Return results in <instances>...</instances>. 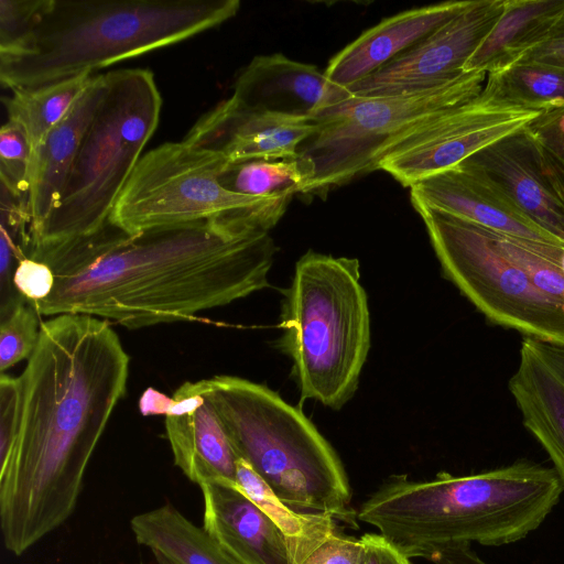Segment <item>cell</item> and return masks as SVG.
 I'll use <instances>...</instances> for the list:
<instances>
[{"instance_id":"6da1fadb","label":"cell","mask_w":564,"mask_h":564,"mask_svg":"<svg viewBox=\"0 0 564 564\" xmlns=\"http://www.w3.org/2000/svg\"><path fill=\"white\" fill-rule=\"evenodd\" d=\"M275 252L269 231L216 220L130 234L108 219L28 250L55 278L46 299L29 303L39 315L86 314L129 329L207 322L196 314L269 286Z\"/></svg>"},{"instance_id":"7a4b0ae2","label":"cell","mask_w":564,"mask_h":564,"mask_svg":"<svg viewBox=\"0 0 564 564\" xmlns=\"http://www.w3.org/2000/svg\"><path fill=\"white\" fill-rule=\"evenodd\" d=\"M129 362L107 319L61 314L41 323L19 377L15 440L0 462V524L14 555L73 513L90 457L126 393Z\"/></svg>"},{"instance_id":"3957f363","label":"cell","mask_w":564,"mask_h":564,"mask_svg":"<svg viewBox=\"0 0 564 564\" xmlns=\"http://www.w3.org/2000/svg\"><path fill=\"white\" fill-rule=\"evenodd\" d=\"M564 487L553 469L529 460L429 481L387 479L360 506L357 519L373 525L409 558L471 544L501 546L535 531Z\"/></svg>"},{"instance_id":"277c9868","label":"cell","mask_w":564,"mask_h":564,"mask_svg":"<svg viewBox=\"0 0 564 564\" xmlns=\"http://www.w3.org/2000/svg\"><path fill=\"white\" fill-rule=\"evenodd\" d=\"M238 0H45L30 33L0 53L3 87L35 89L213 29Z\"/></svg>"},{"instance_id":"5b68a950","label":"cell","mask_w":564,"mask_h":564,"mask_svg":"<svg viewBox=\"0 0 564 564\" xmlns=\"http://www.w3.org/2000/svg\"><path fill=\"white\" fill-rule=\"evenodd\" d=\"M231 445L284 503L352 523L344 466L325 437L295 406L264 384L218 375L197 381Z\"/></svg>"},{"instance_id":"8992f818","label":"cell","mask_w":564,"mask_h":564,"mask_svg":"<svg viewBox=\"0 0 564 564\" xmlns=\"http://www.w3.org/2000/svg\"><path fill=\"white\" fill-rule=\"evenodd\" d=\"M279 348L292 361L301 399L340 409L358 388L370 348L359 261L308 251L284 291Z\"/></svg>"},{"instance_id":"52a82bcc","label":"cell","mask_w":564,"mask_h":564,"mask_svg":"<svg viewBox=\"0 0 564 564\" xmlns=\"http://www.w3.org/2000/svg\"><path fill=\"white\" fill-rule=\"evenodd\" d=\"M161 107L151 70L106 73L105 94L84 133L59 199L28 250L88 235L108 220L158 128Z\"/></svg>"},{"instance_id":"ba28073f","label":"cell","mask_w":564,"mask_h":564,"mask_svg":"<svg viewBox=\"0 0 564 564\" xmlns=\"http://www.w3.org/2000/svg\"><path fill=\"white\" fill-rule=\"evenodd\" d=\"M228 164L183 140L163 143L140 158L108 219L130 234L208 220L270 231L292 196L229 191L219 182Z\"/></svg>"},{"instance_id":"9c48e42d","label":"cell","mask_w":564,"mask_h":564,"mask_svg":"<svg viewBox=\"0 0 564 564\" xmlns=\"http://www.w3.org/2000/svg\"><path fill=\"white\" fill-rule=\"evenodd\" d=\"M486 78V72H469L413 93L352 95L318 112L316 132L297 150L314 171L305 194L327 192L378 170L379 161L398 141L437 113L479 95Z\"/></svg>"},{"instance_id":"30bf717a","label":"cell","mask_w":564,"mask_h":564,"mask_svg":"<svg viewBox=\"0 0 564 564\" xmlns=\"http://www.w3.org/2000/svg\"><path fill=\"white\" fill-rule=\"evenodd\" d=\"M443 272L492 323L564 346V304L543 294L488 229L413 202Z\"/></svg>"},{"instance_id":"8fae6325","label":"cell","mask_w":564,"mask_h":564,"mask_svg":"<svg viewBox=\"0 0 564 564\" xmlns=\"http://www.w3.org/2000/svg\"><path fill=\"white\" fill-rule=\"evenodd\" d=\"M544 112L510 101L487 77L479 95L437 113L398 141L378 170L411 188L522 131Z\"/></svg>"},{"instance_id":"7c38bea8","label":"cell","mask_w":564,"mask_h":564,"mask_svg":"<svg viewBox=\"0 0 564 564\" xmlns=\"http://www.w3.org/2000/svg\"><path fill=\"white\" fill-rule=\"evenodd\" d=\"M506 0H470L429 36L347 89L358 97L429 89L462 75L463 66L491 31Z\"/></svg>"},{"instance_id":"4fadbf2b","label":"cell","mask_w":564,"mask_h":564,"mask_svg":"<svg viewBox=\"0 0 564 564\" xmlns=\"http://www.w3.org/2000/svg\"><path fill=\"white\" fill-rule=\"evenodd\" d=\"M316 130L313 119L247 111L229 98L204 113L183 141L220 152L229 163L282 160L296 156Z\"/></svg>"},{"instance_id":"5bb4252c","label":"cell","mask_w":564,"mask_h":564,"mask_svg":"<svg viewBox=\"0 0 564 564\" xmlns=\"http://www.w3.org/2000/svg\"><path fill=\"white\" fill-rule=\"evenodd\" d=\"M411 202L452 214L488 230L545 246L564 241L527 216L485 176L464 163L411 187Z\"/></svg>"},{"instance_id":"9a60e30c","label":"cell","mask_w":564,"mask_h":564,"mask_svg":"<svg viewBox=\"0 0 564 564\" xmlns=\"http://www.w3.org/2000/svg\"><path fill=\"white\" fill-rule=\"evenodd\" d=\"M350 96L316 66L275 53L252 58L238 75L230 99L242 110L314 120L318 112Z\"/></svg>"},{"instance_id":"2e32d148","label":"cell","mask_w":564,"mask_h":564,"mask_svg":"<svg viewBox=\"0 0 564 564\" xmlns=\"http://www.w3.org/2000/svg\"><path fill=\"white\" fill-rule=\"evenodd\" d=\"M172 398L165 431L175 465L199 487L209 482L236 486L238 456L198 382H184Z\"/></svg>"},{"instance_id":"e0dca14e","label":"cell","mask_w":564,"mask_h":564,"mask_svg":"<svg viewBox=\"0 0 564 564\" xmlns=\"http://www.w3.org/2000/svg\"><path fill=\"white\" fill-rule=\"evenodd\" d=\"M509 390L564 487V346L524 337Z\"/></svg>"},{"instance_id":"ac0fdd59","label":"cell","mask_w":564,"mask_h":564,"mask_svg":"<svg viewBox=\"0 0 564 564\" xmlns=\"http://www.w3.org/2000/svg\"><path fill=\"white\" fill-rule=\"evenodd\" d=\"M204 529L239 564H293L278 525L236 486H200Z\"/></svg>"},{"instance_id":"d6986e66","label":"cell","mask_w":564,"mask_h":564,"mask_svg":"<svg viewBox=\"0 0 564 564\" xmlns=\"http://www.w3.org/2000/svg\"><path fill=\"white\" fill-rule=\"evenodd\" d=\"M469 2L446 1L383 19L338 52L328 62L325 76L348 88L429 36Z\"/></svg>"},{"instance_id":"ffe728a7","label":"cell","mask_w":564,"mask_h":564,"mask_svg":"<svg viewBox=\"0 0 564 564\" xmlns=\"http://www.w3.org/2000/svg\"><path fill=\"white\" fill-rule=\"evenodd\" d=\"M462 163L485 176L527 216L564 241V207L541 174L524 129Z\"/></svg>"},{"instance_id":"44dd1931","label":"cell","mask_w":564,"mask_h":564,"mask_svg":"<svg viewBox=\"0 0 564 564\" xmlns=\"http://www.w3.org/2000/svg\"><path fill=\"white\" fill-rule=\"evenodd\" d=\"M106 90V73L94 75L65 117L50 131L31 163L30 242L56 206L84 133ZM30 246V245H29Z\"/></svg>"},{"instance_id":"7402d4cb","label":"cell","mask_w":564,"mask_h":564,"mask_svg":"<svg viewBox=\"0 0 564 564\" xmlns=\"http://www.w3.org/2000/svg\"><path fill=\"white\" fill-rule=\"evenodd\" d=\"M564 11V0H506L491 31L463 66L464 73L497 72L516 63Z\"/></svg>"},{"instance_id":"603a6c76","label":"cell","mask_w":564,"mask_h":564,"mask_svg":"<svg viewBox=\"0 0 564 564\" xmlns=\"http://www.w3.org/2000/svg\"><path fill=\"white\" fill-rule=\"evenodd\" d=\"M130 524L139 544L173 564H239L204 528L169 503L134 516Z\"/></svg>"},{"instance_id":"cb8c5ba5","label":"cell","mask_w":564,"mask_h":564,"mask_svg":"<svg viewBox=\"0 0 564 564\" xmlns=\"http://www.w3.org/2000/svg\"><path fill=\"white\" fill-rule=\"evenodd\" d=\"M236 487L284 534L293 564H302L322 543L338 534L333 516L292 509L278 498L265 481L241 458L237 462Z\"/></svg>"},{"instance_id":"d4e9b609","label":"cell","mask_w":564,"mask_h":564,"mask_svg":"<svg viewBox=\"0 0 564 564\" xmlns=\"http://www.w3.org/2000/svg\"><path fill=\"white\" fill-rule=\"evenodd\" d=\"M94 75H83L35 89H13L2 98L8 120L22 127L32 159L50 131L65 117ZM32 163V162H31Z\"/></svg>"},{"instance_id":"484cf974","label":"cell","mask_w":564,"mask_h":564,"mask_svg":"<svg viewBox=\"0 0 564 564\" xmlns=\"http://www.w3.org/2000/svg\"><path fill=\"white\" fill-rule=\"evenodd\" d=\"M307 159L252 160L229 163L219 176L220 184L232 192L250 196L305 194L313 178Z\"/></svg>"},{"instance_id":"4316f807","label":"cell","mask_w":564,"mask_h":564,"mask_svg":"<svg viewBox=\"0 0 564 564\" xmlns=\"http://www.w3.org/2000/svg\"><path fill=\"white\" fill-rule=\"evenodd\" d=\"M487 77L502 96L518 105L543 111L564 108V67L514 63Z\"/></svg>"},{"instance_id":"83f0119b","label":"cell","mask_w":564,"mask_h":564,"mask_svg":"<svg viewBox=\"0 0 564 564\" xmlns=\"http://www.w3.org/2000/svg\"><path fill=\"white\" fill-rule=\"evenodd\" d=\"M501 252L521 268L532 283L550 299L564 304V274L545 257L541 243L527 241L489 230Z\"/></svg>"},{"instance_id":"f1b7e54d","label":"cell","mask_w":564,"mask_h":564,"mask_svg":"<svg viewBox=\"0 0 564 564\" xmlns=\"http://www.w3.org/2000/svg\"><path fill=\"white\" fill-rule=\"evenodd\" d=\"M39 316L34 306L26 301L0 319L1 373L21 360H29L34 352L42 323Z\"/></svg>"},{"instance_id":"f546056e","label":"cell","mask_w":564,"mask_h":564,"mask_svg":"<svg viewBox=\"0 0 564 564\" xmlns=\"http://www.w3.org/2000/svg\"><path fill=\"white\" fill-rule=\"evenodd\" d=\"M32 151L24 130L8 120L0 129V181L12 193L29 198Z\"/></svg>"},{"instance_id":"4dcf8cb0","label":"cell","mask_w":564,"mask_h":564,"mask_svg":"<svg viewBox=\"0 0 564 564\" xmlns=\"http://www.w3.org/2000/svg\"><path fill=\"white\" fill-rule=\"evenodd\" d=\"M45 0H0V53L18 46L36 23Z\"/></svg>"},{"instance_id":"1f68e13d","label":"cell","mask_w":564,"mask_h":564,"mask_svg":"<svg viewBox=\"0 0 564 564\" xmlns=\"http://www.w3.org/2000/svg\"><path fill=\"white\" fill-rule=\"evenodd\" d=\"M21 404L19 377L0 375V462L9 455L15 440Z\"/></svg>"},{"instance_id":"d6a6232c","label":"cell","mask_w":564,"mask_h":564,"mask_svg":"<svg viewBox=\"0 0 564 564\" xmlns=\"http://www.w3.org/2000/svg\"><path fill=\"white\" fill-rule=\"evenodd\" d=\"M13 284L28 302L34 303L52 293L55 278L47 264L25 257L19 261L14 270Z\"/></svg>"},{"instance_id":"836d02e7","label":"cell","mask_w":564,"mask_h":564,"mask_svg":"<svg viewBox=\"0 0 564 564\" xmlns=\"http://www.w3.org/2000/svg\"><path fill=\"white\" fill-rule=\"evenodd\" d=\"M527 130L546 149L564 177V108L545 111Z\"/></svg>"},{"instance_id":"e575fe53","label":"cell","mask_w":564,"mask_h":564,"mask_svg":"<svg viewBox=\"0 0 564 564\" xmlns=\"http://www.w3.org/2000/svg\"><path fill=\"white\" fill-rule=\"evenodd\" d=\"M516 63H539L564 67V11L550 31L527 50Z\"/></svg>"},{"instance_id":"d590c367","label":"cell","mask_w":564,"mask_h":564,"mask_svg":"<svg viewBox=\"0 0 564 564\" xmlns=\"http://www.w3.org/2000/svg\"><path fill=\"white\" fill-rule=\"evenodd\" d=\"M360 540L335 534L322 543L302 564H361Z\"/></svg>"},{"instance_id":"8d00e7d4","label":"cell","mask_w":564,"mask_h":564,"mask_svg":"<svg viewBox=\"0 0 564 564\" xmlns=\"http://www.w3.org/2000/svg\"><path fill=\"white\" fill-rule=\"evenodd\" d=\"M362 544L361 564H411L410 558L380 533H366Z\"/></svg>"},{"instance_id":"74e56055","label":"cell","mask_w":564,"mask_h":564,"mask_svg":"<svg viewBox=\"0 0 564 564\" xmlns=\"http://www.w3.org/2000/svg\"><path fill=\"white\" fill-rule=\"evenodd\" d=\"M435 564H488L470 547V544L449 546L434 554L431 560Z\"/></svg>"},{"instance_id":"f35d334b","label":"cell","mask_w":564,"mask_h":564,"mask_svg":"<svg viewBox=\"0 0 564 564\" xmlns=\"http://www.w3.org/2000/svg\"><path fill=\"white\" fill-rule=\"evenodd\" d=\"M174 403L173 398L149 387L139 400V410L142 415H166Z\"/></svg>"},{"instance_id":"ab89813d","label":"cell","mask_w":564,"mask_h":564,"mask_svg":"<svg viewBox=\"0 0 564 564\" xmlns=\"http://www.w3.org/2000/svg\"><path fill=\"white\" fill-rule=\"evenodd\" d=\"M541 251L553 261L564 274V247L542 246Z\"/></svg>"},{"instance_id":"60d3db41","label":"cell","mask_w":564,"mask_h":564,"mask_svg":"<svg viewBox=\"0 0 564 564\" xmlns=\"http://www.w3.org/2000/svg\"><path fill=\"white\" fill-rule=\"evenodd\" d=\"M154 556H155L158 564H173L172 562H170L169 560H166L165 557H163L160 554H154Z\"/></svg>"}]
</instances>
